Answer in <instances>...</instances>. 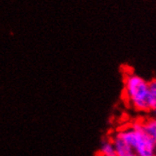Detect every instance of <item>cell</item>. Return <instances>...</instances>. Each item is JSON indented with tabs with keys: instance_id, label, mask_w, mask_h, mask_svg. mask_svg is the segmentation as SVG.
Returning a JSON list of instances; mask_svg holds the SVG:
<instances>
[{
	"instance_id": "277c9868",
	"label": "cell",
	"mask_w": 156,
	"mask_h": 156,
	"mask_svg": "<svg viewBox=\"0 0 156 156\" xmlns=\"http://www.w3.org/2000/svg\"><path fill=\"white\" fill-rule=\"evenodd\" d=\"M149 98L148 104L149 109L156 113V80H152L149 82Z\"/></svg>"
},
{
	"instance_id": "52a82bcc",
	"label": "cell",
	"mask_w": 156,
	"mask_h": 156,
	"mask_svg": "<svg viewBox=\"0 0 156 156\" xmlns=\"http://www.w3.org/2000/svg\"><path fill=\"white\" fill-rule=\"evenodd\" d=\"M132 156H137V155H135V154H133V155H132Z\"/></svg>"
},
{
	"instance_id": "8992f818",
	"label": "cell",
	"mask_w": 156,
	"mask_h": 156,
	"mask_svg": "<svg viewBox=\"0 0 156 156\" xmlns=\"http://www.w3.org/2000/svg\"><path fill=\"white\" fill-rule=\"evenodd\" d=\"M101 155L102 156H116L113 142L106 141L102 144V146H101Z\"/></svg>"
},
{
	"instance_id": "5b68a950",
	"label": "cell",
	"mask_w": 156,
	"mask_h": 156,
	"mask_svg": "<svg viewBox=\"0 0 156 156\" xmlns=\"http://www.w3.org/2000/svg\"><path fill=\"white\" fill-rule=\"evenodd\" d=\"M142 128L145 133L151 138L156 140V118H151L142 123Z\"/></svg>"
},
{
	"instance_id": "7a4b0ae2",
	"label": "cell",
	"mask_w": 156,
	"mask_h": 156,
	"mask_svg": "<svg viewBox=\"0 0 156 156\" xmlns=\"http://www.w3.org/2000/svg\"><path fill=\"white\" fill-rule=\"evenodd\" d=\"M125 92L127 98L132 105L138 111H148L149 104V82L143 78L131 74L126 78L125 80Z\"/></svg>"
},
{
	"instance_id": "6da1fadb",
	"label": "cell",
	"mask_w": 156,
	"mask_h": 156,
	"mask_svg": "<svg viewBox=\"0 0 156 156\" xmlns=\"http://www.w3.org/2000/svg\"><path fill=\"white\" fill-rule=\"evenodd\" d=\"M133 149L137 156H156V140L148 135L142 128V123H135L116 134Z\"/></svg>"
},
{
	"instance_id": "3957f363",
	"label": "cell",
	"mask_w": 156,
	"mask_h": 156,
	"mask_svg": "<svg viewBox=\"0 0 156 156\" xmlns=\"http://www.w3.org/2000/svg\"><path fill=\"white\" fill-rule=\"evenodd\" d=\"M113 145L115 147L116 156H132L134 154L131 147L125 143L121 138H119L117 135L115 137Z\"/></svg>"
}]
</instances>
